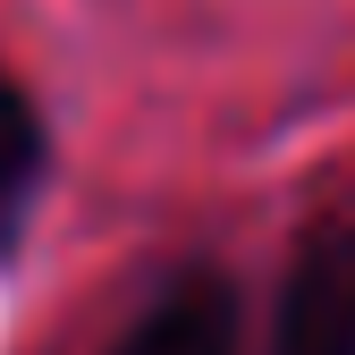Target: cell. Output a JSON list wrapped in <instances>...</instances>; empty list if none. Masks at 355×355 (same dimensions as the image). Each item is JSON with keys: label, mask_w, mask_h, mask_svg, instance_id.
<instances>
[{"label": "cell", "mask_w": 355, "mask_h": 355, "mask_svg": "<svg viewBox=\"0 0 355 355\" xmlns=\"http://www.w3.org/2000/svg\"><path fill=\"white\" fill-rule=\"evenodd\" d=\"M271 355H355V220H313L288 245Z\"/></svg>", "instance_id": "obj_1"}, {"label": "cell", "mask_w": 355, "mask_h": 355, "mask_svg": "<svg viewBox=\"0 0 355 355\" xmlns=\"http://www.w3.org/2000/svg\"><path fill=\"white\" fill-rule=\"evenodd\" d=\"M110 355H245V296L220 262H187L153 288V304L110 338Z\"/></svg>", "instance_id": "obj_2"}, {"label": "cell", "mask_w": 355, "mask_h": 355, "mask_svg": "<svg viewBox=\"0 0 355 355\" xmlns=\"http://www.w3.org/2000/svg\"><path fill=\"white\" fill-rule=\"evenodd\" d=\"M42 187H51V119H42V102L0 68V271L26 254Z\"/></svg>", "instance_id": "obj_3"}]
</instances>
